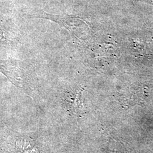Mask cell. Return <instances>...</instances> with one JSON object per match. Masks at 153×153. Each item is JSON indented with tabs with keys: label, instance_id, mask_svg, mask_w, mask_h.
I'll return each mask as SVG.
<instances>
[{
	"label": "cell",
	"instance_id": "cell-1",
	"mask_svg": "<svg viewBox=\"0 0 153 153\" xmlns=\"http://www.w3.org/2000/svg\"><path fill=\"white\" fill-rule=\"evenodd\" d=\"M40 18L51 20L65 28L73 38L82 39L91 32L87 22L81 18L69 15H55L44 13Z\"/></svg>",
	"mask_w": 153,
	"mask_h": 153
},
{
	"label": "cell",
	"instance_id": "cell-2",
	"mask_svg": "<svg viewBox=\"0 0 153 153\" xmlns=\"http://www.w3.org/2000/svg\"><path fill=\"white\" fill-rule=\"evenodd\" d=\"M0 71L4 74L11 82L18 86L22 85V79L21 70L16 62L13 61L1 60Z\"/></svg>",
	"mask_w": 153,
	"mask_h": 153
},
{
	"label": "cell",
	"instance_id": "cell-3",
	"mask_svg": "<svg viewBox=\"0 0 153 153\" xmlns=\"http://www.w3.org/2000/svg\"><path fill=\"white\" fill-rule=\"evenodd\" d=\"M82 92V89L79 88L75 91L68 94L66 97L65 102L68 109L76 115H82L85 112Z\"/></svg>",
	"mask_w": 153,
	"mask_h": 153
},
{
	"label": "cell",
	"instance_id": "cell-4",
	"mask_svg": "<svg viewBox=\"0 0 153 153\" xmlns=\"http://www.w3.org/2000/svg\"><path fill=\"white\" fill-rule=\"evenodd\" d=\"M16 149L22 152L32 150L34 146L33 141L28 138H21L18 139L16 142Z\"/></svg>",
	"mask_w": 153,
	"mask_h": 153
}]
</instances>
